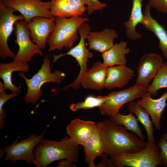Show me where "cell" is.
Wrapping results in <instances>:
<instances>
[{"label":"cell","mask_w":167,"mask_h":167,"mask_svg":"<svg viewBox=\"0 0 167 167\" xmlns=\"http://www.w3.org/2000/svg\"><path fill=\"white\" fill-rule=\"evenodd\" d=\"M107 67L100 61L95 62L83 76L80 85L85 89L101 91L105 88Z\"/></svg>","instance_id":"16"},{"label":"cell","mask_w":167,"mask_h":167,"mask_svg":"<svg viewBox=\"0 0 167 167\" xmlns=\"http://www.w3.org/2000/svg\"><path fill=\"white\" fill-rule=\"evenodd\" d=\"M18 75L24 80L27 88L24 101L32 104L36 103L42 96L43 91L41 87L44 84L49 82L60 84L66 76L65 73L61 71L51 72L50 59L48 55L45 56L41 68L32 78H27L23 72H19Z\"/></svg>","instance_id":"4"},{"label":"cell","mask_w":167,"mask_h":167,"mask_svg":"<svg viewBox=\"0 0 167 167\" xmlns=\"http://www.w3.org/2000/svg\"><path fill=\"white\" fill-rule=\"evenodd\" d=\"M61 160L58 161V167L73 166V163L67 160Z\"/></svg>","instance_id":"32"},{"label":"cell","mask_w":167,"mask_h":167,"mask_svg":"<svg viewBox=\"0 0 167 167\" xmlns=\"http://www.w3.org/2000/svg\"><path fill=\"white\" fill-rule=\"evenodd\" d=\"M107 96H88L83 102L72 104L70 106L71 109L76 111L79 109H89L101 105L107 99Z\"/></svg>","instance_id":"27"},{"label":"cell","mask_w":167,"mask_h":167,"mask_svg":"<svg viewBox=\"0 0 167 167\" xmlns=\"http://www.w3.org/2000/svg\"><path fill=\"white\" fill-rule=\"evenodd\" d=\"M27 23L18 20L15 23L14 31L16 37L15 42L19 46L18 52L13 59L14 62L28 63L32 61L36 54L43 56L41 49L30 39V31Z\"/></svg>","instance_id":"7"},{"label":"cell","mask_w":167,"mask_h":167,"mask_svg":"<svg viewBox=\"0 0 167 167\" xmlns=\"http://www.w3.org/2000/svg\"><path fill=\"white\" fill-rule=\"evenodd\" d=\"M118 37L116 30L106 28L101 31H91L87 39L89 49L102 53L111 47L114 40Z\"/></svg>","instance_id":"17"},{"label":"cell","mask_w":167,"mask_h":167,"mask_svg":"<svg viewBox=\"0 0 167 167\" xmlns=\"http://www.w3.org/2000/svg\"><path fill=\"white\" fill-rule=\"evenodd\" d=\"M79 150V145L70 138L59 142L43 139L34 149V166L46 167L53 162L63 159L76 163Z\"/></svg>","instance_id":"2"},{"label":"cell","mask_w":167,"mask_h":167,"mask_svg":"<svg viewBox=\"0 0 167 167\" xmlns=\"http://www.w3.org/2000/svg\"><path fill=\"white\" fill-rule=\"evenodd\" d=\"M136 101L148 113L155 127L158 130H161V120L163 112L166 106L167 91L159 98L153 99L151 94L145 92Z\"/></svg>","instance_id":"13"},{"label":"cell","mask_w":167,"mask_h":167,"mask_svg":"<svg viewBox=\"0 0 167 167\" xmlns=\"http://www.w3.org/2000/svg\"><path fill=\"white\" fill-rule=\"evenodd\" d=\"M151 8L148 3L145 6L144 17L141 24L146 29L152 32L158 38L159 41V48L164 58L167 60V30L152 17Z\"/></svg>","instance_id":"19"},{"label":"cell","mask_w":167,"mask_h":167,"mask_svg":"<svg viewBox=\"0 0 167 167\" xmlns=\"http://www.w3.org/2000/svg\"><path fill=\"white\" fill-rule=\"evenodd\" d=\"M30 66L28 63L14 62L9 63H2L0 64V78L3 81V85L6 89H9L12 93H19L20 87L15 85L12 80V74L15 71L28 72Z\"/></svg>","instance_id":"22"},{"label":"cell","mask_w":167,"mask_h":167,"mask_svg":"<svg viewBox=\"0 0 167 167\" xmlns=\"http://www.w3.org/2000/svg\"><path fill=\"white\" fill-rule=\"evenodd\" d=\"M134 76V71L126 65L108 67L105 88L108 90L123 88Z\"/></svg>","instance_id":"15"},{"label":"cell","mask_w":167,"mask_h":167,"mask_svg":"<svg viewBox=\"0 0 167 167\" xmlns=\"http://www.w3.org/2000/svg\"><path fill=\"white\" fill-rule=\"evenodd\" d=\"M96 123L76 118L71 121L66 127L67 134L76 144L83 145L93 134Z\"/></svg>","instance_id":"18"},{"label":"cell","mask_w":167,"mask_h":167,"mask_svg":"<svg viewBox=\"0 0 167 167\" xmlns=\"http://www.w3.org/2000/svg\"><path fill=\"white\" fill-rule=\"evenodd\" d=\"M102 124V121L96 123L93 134L83 145L84 148L85 162L89 167H97L94 164V159L104 154V147L100 134Z\"/></svg>","instance_id":"20"},{"label":"cell","mask_w":167,"mask_h":167,"mask_svg":"<svg viewBox=\"0 0 167 167\" xmlns=\"http://www.w3.org/2000/svg\"><path fill=\"white\" fill-rule=\"evenodd\" d=\"M100 134L104 154L110 157L139 152L144 148L146 143L135 133H128L124 126L117 125L109 119L102 121Z\"/></svg>","instance_id":"1"},{"label":"cell","mask_w":167,"mask_h":167,"mask_svg":"<svg viewBox=\"0 0 167 167\" xmlns=\"http://www.w3.org/2000/svg\"><path fill=\"white\" fill-rule=\"evenodd\" d=\"M157 143L160 149V157L162 165L167 167V141L162 138Z\"/></svg>","instance_id":"30"},{"label":"cell","mask_w":167,"mask_h":167,"mask_svg":"<svg viewBox=\"0 0 167 167\" xmlns=\"http://www.w3.org/2000/svg\"><path fill=\"white\" fill-rule=\"evenodd\" d=\"M127 110L135 114L138 121L144 126L146 131L148 141L154 142L156 141L154 135L153 122L150 118V115L144 109L134 100L127 103Z\"/></svg>","instance_id":"24"},{"label":"cell","mask_w":167,"mask_h":167,"mask_svg":"<svg viewBox=\"0 0 167 167\" xmlns=\"http://www.w3.org/2000/svg\"><path fill=\"white\" fill-rule=\"evenodd\" d=\"M87 0H51L52 15L66 18L81 16L87 11Z\"/></svg>","instance_id":"14"},{"label":"cell","mask_w":167,"mask_h":167,"mask_svg":"<svg viewBox=\"0 0 167 167\" xmlns=\"http://www.w3.org/2000/svg\"><path fill=\"white\" fill-rule=\"evenodd\" d=\"M16 11L0 0V56L3 60L8 57L13 59L15 55L9 47L8 40L14 31L15 23L18 20H25L22 15L14 14Z\"/></svg>","instance_id":"9"},{"label":"cell","mask_w":167,"mask_h":167,"mask_svg":"<svg viewBox=\"0 0 167 167\" xmlns=\"http://www.w3.org/2000/svg\"><path fill=\"white\" fill-rule=\"evenodd\" d=\"M32 42L41 49H45L49 35L54 31L55 25L54 18L36 17L27 23Z\"/></svg>","instance_id":"12"},{"label":"cell","mask_w":167,"mask_h":167,"mask_svg":"<svg viewBox=\"0 0 167 167\" xmlns=\"http://www.w3.org/2000/svg\"><path fill=\"white\" fill-rule=\"evenodd\" d=\"M7 7H12L20 13L27 23L36 17L52 18L50 1L41 0H2Z\"/></svg>","instance_id":"10"},{"label":"cell","mask_w":167,"mask_h":167,"mask_svg":"<svg viewBox=\"0 0 167 167\" xmlns=\"http://www.w3.org/2000/svg\"><path fill=\"white\" fill-rule=\"evenodd\" d=\"M55 25L53 32L49 36L47 44L48 52L61 50L65 48L69 50L73 47L78 38V29L84 23L88 21V17L81 16L54 17Z\"/></svg>","instance_id":"3"},{"label":"cell","mask_w":167,"mask_h":167,"mask_svg":"<svg viewBox=\"0 0 167 167\" xmlns=\"http://www.w3.org/2000/svg\"><path fill=\"white\" fill-rule=\"evenodd\" d=\"M114 167H157L163 166L160 149L156 141H147L142 150L132 153H124L110 157Z\"/></svg>","instance_id":"5"},{"label":"cell","mask_w":167,"mask_h":167,"mask_svg":"<svg viewBox=\"0 0 167 167\" xmlns=\"http://www.w3.org/2000/svg\"><path fill=\"white\" fill-rule=\"evenodd\" d=\"M144 0H132L130 15L128 20L123 23L126 29V36L130 40L136 41L142 38V34L137 32L136 28L138 24L142 23L144 19V14L142 10V3Z\"/></svg>","instance_id":"21"},{"label":"cell","mask_w":167,"mask_h":167,"mask_svg":"<svg viewBox=\"0 0 167 167\" xmlns=\"http://www.w3.org/2000/svg\"><path fill=\"white\" fill-rule=\"evenodd\" d=\"M3 84L0 81V128L2 129L4 127V122L6 117V112L3 108L5 104L9 99L18 96V93H12L7 95L5 92Z\"/></svg>","instance_id":"28"},{"label":"cell","mask_w":167,"mask_h":167,"mask_svg":"<svg viewBox=\"0 0 167 167\" xmlns=\"http://www.w3.org/2000/svg\"><path fill=\"white\" fill-rule=\"evenodd\" d=\"M165 88H167V62H163L147 92L150 93L152 96H155L158 95L159 90Z\"/></svg>","instance_id":"26"},{"label":"cell","mask_w":167,"mask_h":167,"mask_svg":"<svg viewBox=\"0 0 167 167\" xmlns=\"http://www.w3.org/2000/svg\"><path fill=\"white\" fill-rule=\"evenodd\" d=\"M110 117L109 120L111 121L117 125L123 126L127 130L135 133L140 139L144 140L145 136L139 125L138 120L132 112H130L127 115H123L119 111Z\"/></svg>","instance_id":"25"},{"label":"cell","mask_w":167,"mask_h":167,"mask_svg":"<svg viewBox=\"0 0 167 167\" xmlns=\"http://www.w3.org/2000/svg\"><path fill=\"white\" fill-rule=\"evenodd\" d=\"M161 138L167 139V132L163 133L161 136Z\"/></svg>","instance_id":"33"},{"label":"cell","mask_w":167,"mask_h":167,"mask_svg":"<svg viewBox=\"0 0 167 167\" xmlns=\"http://www.w3.org/2000/svg\"><path fill=\"white\" fill-rule=\"evenodd\" d=\"M147 3L157 11L167 14V0H148Z\"/></svg>","instance_id":"31"},{"label":"cell","mask_w":167,"mask_h":167,"mask_svg":"<svg viewBox=\"0 0 167 167\" xmlns=\"http://www.w3.org/2000/svg\"><path fill=\"white\" fill-rule=\"evenodd\" d=\"M147 88L134 84L120 91L109 93L107 95L105 101L98 107L101 114L110 117L114 115L119 111L124 104L141 97L147 91Z\"/></svg>","instance_id":"8"},{"label":"cell","mask_w":167,"mask_h":167,"mask_svg":"<svg viewBox=\"0 0 167 167\" xmlns=\"http://www.w3.org/2000/svg\"><path fill=\"white\" fill-rule=\"evenodd\" d=\"M46 130L39 135H30L26 139L17 142L18 138L11 145L3 148L6 154L2 161H10L12 163L18 160L26 161L29 164L34 165L35 156L33 151L35 147L43 139Z\"/></svg>","instance_id":"6"},{"label":"cell","mask_w":167,"mask_h":167,"mask_svg":"<svg viewBox=\"0 0 167 167\" xmlns=\"http://www.w3.org/2000/svg\"><path fill=\"white\" fill-rule=\"evenodd\" d=\"M87 12L88 15L97 10H102L105 8L106 4L101 2L99 0H87Z\"/></svg>","instance_id":"29"},{"label":"cell","mask_w":167,"mask_h":167,"mask_svg":"<svg viewBox=\"0 0 167 167\" xmlns=\"http://www.w3.org/2000/svg\"><path fill=\"white\" fill-rule=\"evenodd\" d=\"M130 51L127 42L122 41L114 44L109 49L102 53V62L107 67L126 65L127 62L126 55Z\"/></svg>","instance_id":"23"},{"label":"cell","mask_w":167,"mask_h":167,"mask_svg":"<svg viewBox=\"0 0 167 167\" xmlns=\"http://www.w3.org/2000/svg\"><path fill=\"white\" fill-rule=\"evenodd\" d=\"M163 62L160 55L153 53L143 55L137 65V77L135 84L148 88Z\"/></svg>","instance_id":"11"}]
</instances>
